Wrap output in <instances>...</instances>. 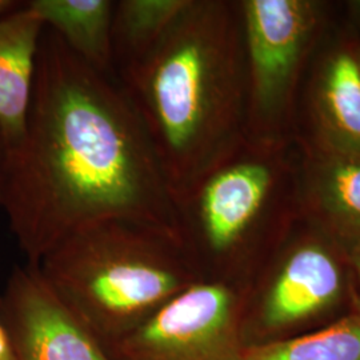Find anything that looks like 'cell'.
I'll return each mask as SVG.
<instances>
[{
	"label": "cell",
	"instance_id": "3957f363",
	"mask_svg": "<svg viewBox=\"0 0 360 360\" xmlns=\"http://www.w3.org/2000/svg\"><path fill=\"white\" fill-rule=\"evenodd\" d=\"M37 266L103 348L200 281L175 232L120 219L67 235Z\"/></svg>",
	"mask_w": 360,
	"mask_h": 360
},
{
	"label": "cell",
	"instance_id": "52a82bcc",
	"mask_svg": "<svg viewBox=\"0 0 360 360\" xmlns=\"http://www.w3.org/2000/svg\"><path fill=\"white\" fill-rule=\"evenodd\" d=\"M248 122L271 115L283 99L312 27L311 6L300 0H247L240 4Z\"/></svg>",
	"mask_w": 360,
	"mask_h": 360
},
{
	"label": "cell",
	"instance_id": "5b68a950",
	"mask_svg": "<svg viewBox=\"0 0 360 360\" xmlns=\"http://www.w3.org/2000/svg\"><path fill=\"white\" fill-rule=\"evenodd\" d=\"M245 287L200 279L104 347L111 360H245Z\"/></svg>",
	"mask_w": 360,
	"mask_h": 360
},
{
	"label": "cell",
	"instance_id": "5bb4252c",
	"mask_svg": "<svg viewBox=\"0 0 360 360\" xmlns=\"http://www.w3.org/2000/svg\"><path fill=\"white\" fill-rule=\"evenodd\" d=\"M322 195L334 217L360 229V154L335 158L323 174Z\"/></svg>",
	"mask_w": 360,
	"mask_h": 360
},
{
	"label": "cell",
	"instance_id": "7c38bea8",
	"mask_svg": "<svg viewBox=\"0 0 360 360\" xmlns=\"http://www.w3.org/2000/svg\"><path fill=\"white\" fill-rule=\"evenodd\" d=\"M245 360H360V302L328 327L247 346Z\"/></svg>",
	"mask_w": 360,
	"mask_h": 360
},
{
	"label": "cell",
	"instance_id": "8992f818",
	"mask_svg": "<svg viewBox=\"0 0 360 360\" xmlns=\"http://www.w3.org/2000/svg\"><path fill=\"white\" fill-rule=\"evenodd\" d=\"M0 295L13 360H111L53 294L37 264L15 266Z\"/></svg>",
	"mask_w": 360,
	"mask_h": 360
},
{
	"label": "cell",
	"instance_id": "4fadbf2b",
	"mask_svg": "<svg viewBox=\"0 0 360 360\" xmlns=\"http://www.w3.org/2000/svg\"><path fill=\"white\" fill-rule=\"evenodd\" d=\"M319 103L342 153L360 154V63L349 53L331 59L323 74Z\"/></svg>",
	"mask_w": 360,
	"mask_h": 360
},
{
	"label": "cell",
	"instance_id": "9a60e30c",
	"mask_svg": "<svg viewBox=\"0 0 360 360\" xmlns=\"http://www.w3.org/2000/svg\"><path fill=\"white\" fill-rule=\"evenodd\" d=\"M0 360H13V346L3 319V302L0 295Z\"/></svg>",
	"mask_w": 360,
	"mask_h": 360
},
{
	"label": "cell",
	"instance_id": "ac0fdd59",
	"mask_svg": "<svg viewBox=\"0 0 360 360\" xmlns=\"http://www.w3.org/2000/svg\"><path fill=\"white\" fill-rule=\"evenodd\" d=\"M355 267H356V271H358V275H359L360 278V248L358 250L356 255H355Z\"/></svg>",
	"mask_w": 360,
	"mask_h": 360
},
{
	"label": "cell",
	"instance_id": "9c48e42d",
	"mask_svg": "<svg viewBox=\"0 0 360 360\" xmlns=\"http://www.w3.org/2000/svg\"><path fill=\"white\" fill-rule=\"evenodd\" d=\"M20 4L0 16V134L6 151L25 135L44 31L27 3Z\"/></svg>",
	"mask_w": 360,
	"mask_h": 360
},
{
	"label": "cell",
	"instance_id": "277c9868",
	"mask_svg": "<svg viewBox=\"0 0 360 360\" xmlns=\"http://www.w3.org/2000/svg\"><path fill=\"white\" fill-rule=\"evenodd\" d=\"M240 147L176 200L180 245L200 279L235 284L270 196V166Z\"/></svg>",
	"mask_w": 360,
	"mask_h": 360
},
{
	"label": "cell",
	"instance_id": "7a4b0ae2",
	"mask_svg": "<svg viewBox=\"0 0 360 360\" xmlns=\"http://www.w3.org/2000/svg\"><path fill=\"white\" fill-rule=\"evenodd\" d=\"M115 79L179 200L245 142L240 6L188 0L154 49Z\"/></svg>",
	"mask_w": 360,
	"mask_h": 360
},
{
	"label": "cell",
	"instance_id": "ba28073f",
	"mask_svg": "<svg viewBox=\"0 0 360 360\" xmlns=\"http://www.w3.org/2000/svg\"><path fill=\"white\" fill-rule=\"evenodd\" d=\"M342 292L343 274L334 255L322 245L299 247L287 257L257 303L245 302V346L281 339L285 331L331 309Z\"/></svg>",
	"mask_w": 360,
	"mask_h": 360
},
{
	"label": "cell",
	"instance_id": "2e32d148",
	"mask_svg": "<svg viewBox=\"0 0 360 360\" xmlns=\"http://www.w3.org/2000/svg\"><path fill=\"white\" fill-rule=\"evenodd\" d=\"M4 167H6V146L0 134V212H3V187H4Z\"/></svg>",
	"mask_w": 360,
	"mask_h": 360
},
{
	"label": "cell",
	"instance_id": "8fae6325",
	"mask_svg": "<svg viewBox=\"0 0 360 360\" xmlns=\"http://www.w3.org/2000/svg\"><path fill=\"white\" fill-rule=\"evenodd\" d=\"M188 0H119L112 15L114 77L163 38Z\"/></svg>",
	"mask_w": 360,
	"mask_h": 360
},
{
	"label": "cell",
	"instance_id": "6da1fadb",
	"mask_svg": "<svg viewBox=\"0 0 360 360\" xmlns=\"http://www.w3.org/2000/svg\"><path fill=\"white\" fill-rule=\"evenodd\" d=\"M3 212L30 264L110 219L178 235L175 196L129 96L47 27L25 135L6 151Z\"/></svg>",
	"mask_w": 360,
	"mask_h": 360
},
{
	"label": "cell",
	"instance_id": "e0dca14e",
	"mask_svg": "<svg viewBox=\"0 0 360 360\" xmlns=\"http://www.w3.org/2000/svg\"><path fill=\"white\" fill-rule=\"evenodd\" d=\"M20 3L11 1V0H0V16L4 13H10L13 8H16Z\"/></svg>",
	"mask_w": 360,
	"mask_h": 360
},
{
	"label": "cell",
	"instance_id": "30bf717a",
	"mask_svg": "<svg viewBox=\"0 0 360 360\" xmlns=\"http://www.w3.org/2000/svg\"><path fill=\"white\" fill-rule=\"evenodd\" d=\"M111 0H31L30 10L95 71L114 77Z\"/></svg>",
	"mask_w": 360,
	"mask_h": 360
}]
</instances>
